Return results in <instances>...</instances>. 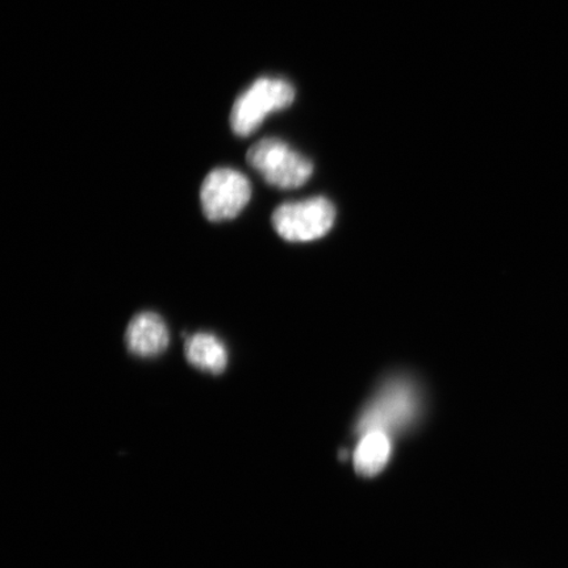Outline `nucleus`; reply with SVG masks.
<instances>
[{
    "instance_id": "obj_1",
    "label": "nucleus",
    "mask_w": 568,
    "mask_h": 568,
    "mask_svg": "<svg viewBox=\"0 0 568 568\" xmlns=\"http://www.w3.org/2000/svg\"><path fill=\"white\" fill-rule=\"evenodd\" d=\"M295 90L278 78H260L234 102L231 125L241 138L251 136L258 130L268 113L287 109L293 104Z\"/></svg>"
},
{
    "instance_id": "obj_2",
    "label": "nucleus",
    "mask_w": 568,
    "mask_h": 568,
    "mask_svg": "<svg viewBox=\"0 0 568 568\" xmlns=\"http://www.w3.org/2000/svg\"><path fill=\"white\" fill-rule=\"evenodd\" d=\"M246 160L268 184L282 190L302 187L314 173L312 162L280 139L270 138L255 142L248 149Z\"/></svg>"
},
{
    "instance_id": "obj_3",
    "label": "nucleus",
    "mask_w": 568,
    "mask_h": 568,
    "mask_svg": "<svg viewBox=\"0 0 568 568\" xmlns=\"http://www.w3.org/2000/svg\"><path fill=\"white\" fill-rule=\"evenodd\" d=\"M417 395L409 382L396 379L388 382L375 399L368 404L359 417L357 433L395 432L407 426L417 412Z\"/></svg>"
},
{
    "instance_id": "obj_4",
    "label": "nucleus",
    "mask_w": 568,
    "mask_h": 568,
    "mask_svg": "<svg viewBox=\"0 0 568 568\" xmlns=\"http://www.w3.org/2000/svg\"><path fill=\"white\" fill-rule=\"evenodd\" d=\"M336 212L328 199L284 203L273 213V225L291 243H307L325 236L335 223Z\"/></svg>"
},
{
    "instance_id": "obj_5",
    "label": "nucleus",
    "mask_w": 568,
    "mask_h": 568,
    "mask_svg": "<svg viewBox=\"0 0 568 568\" xmlns=\"http://www.w3.org/2000/svg\"><path fill=\"white\" fill-rule=\"evenodd\" d=\"M252 184L247 176L231 168H217L205 176L201 203L210 222L237 217L251 202Z\"/></svg>"
},
{
    "instance_id": "obj_6",
    "label": "nucleus",
    "mask_w": 568,
    "mask_h": 568,
    "mask_svg": "<svg viewBox=\"0 0 568 568\" xmlns=\"http://www.w3.org/2000/svg\"><path fill=\"white\" fill-rule=\"evenodd\" d=\"M169 329L162 317L153 312H141L128 325V351L141 358L158 357L169 346Z\"/></svg>"
},
{
    "instance_id": "obj_7",
    "label": "nucleus",
    "mask_w": 568,
    "mask_h": 568,
    "mask_svg": "<svg viewBox=\"0 0 568 568\" xmlns=\"http://www.w3.org/2000/svg\"><path fill=\"white\" fill-rule=\"evenodd\" d=\"M184 354L190 365L205 373L219 375L229 365V351L212 333L201 332L186 337Z\"/></svg>"
},
{
    "instance_id": "obj_8",
    "label": "nucleus",
    "mask_w": 568,
    "mask_h": 568,
    "mask_svg": "<svg viewBox=\"0 0 568 568\" xmlns=\"http://www.w3.org/2000/svg\"><path fill=\"white\" fill-rule=\"evenodd\" d=\"M390 456V439L387 433L373 430L362 436L354 453V466L364 477H373L385 468Z\"/></svg>"
}]
</instances>
